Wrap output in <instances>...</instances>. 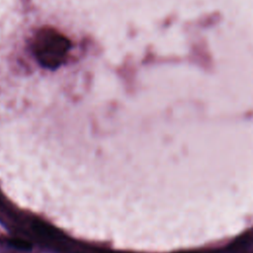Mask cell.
Returning a JSON list of instances; mask_svg holds the SVG:
<instances>
[{
    "label": "cell",
    "mask_w": 253,
    "mask_h": 253,
    "mask_svg": "<svg viewBox=\"0 0 253 253\" xmlns=\"http://www.w3.org/2000/svg\"><path fill=\"white\" fill-rule=\"evenodd\" d=\"M184 253H188V252H184Z\"/></svg>",
    "instance_id": "obj_4"
},
{
    "label": "cell",
    "mask_w": 253,
    "mask_h": 253,
    "mask_svg": "<svg viewBox=\"0 0 253 253\" xmlns=\"http://www.w3.org/2000/svg\"><path fill=\"white\" fill-rule=\"evenodd\" d=\"M37 49L39 57L45 64H57L67 49V42L58 35H42L39 41Z\"/></svg>",
    "instance_id": "obj_1"
},
{
    "label": "cell",
    "mask_w": 253,
    "mask_h": 253,
    "mask_svg": "<svg viewBox=\"0 0 253 253\" xmlns=\"http://www.w3.org/2000/svg\"><path fill=\"white\" fill-rule=\"evenodd\" d=\"M32 228L33 230L39 234L40 236H42L44 238H54L56 235V231L48 224L43 221L40 220H35L32 223Z\"/></svg>",
    "instance_id": "obj_2"
},
{
    "label": "cell",
    "mask_w": 253,
    "mask_h": 253,
    "mask_svg": "<svg viewBox=\"0 0 253 253\" xmlns=\"http://www.w3.org/2000/svg\"><path fill=\"white\" fill-rule=\"evenodd\" d=\"M9 244L20 251H29L32 249V243L24 238H12L9 240Z\"/></svg>",
    "instance_id": "obj_3"
}]
</instances>
